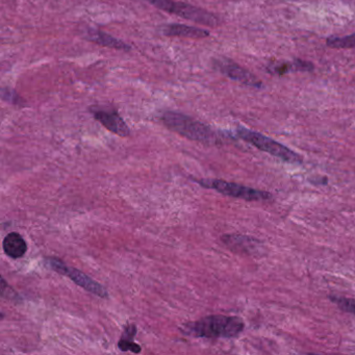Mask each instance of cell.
<instances>
[{"label": "cell", "instance_id": "obj_1", "mask_svg": "<svg viewBox=\"0 0 355 355\" xmlns=\"http://www.w3.org/2000/svg\"><path fill=\"white\" fill-rule=\"evenodd\" d=\"M244 328V321L241 318L211 315L186 324L182 332L195 338H232L238 336Z\"/></svg>", "mask_w": 355, "mask_h": 355}, {"label": "cell", "instance_id": "obj_2", "mask_svg": "<svg viewBox=\"0 0 355 355\" xmlns=\"http://www.w3.org/2000/svg\"><path fill=\"white\" fill-rule=\"evenodd\" d=\"M162 121L169 130L190 140L198 141L205 144H216L218 142L217 135L209 126L184 114L166 112L162 117Z\"/></svg>", "mask_w": 355, "mask_h": 355}, {"label": "cell", "instance_id": "obj_3", "mask_svg": "<svg viewBox=\"0 0 355 355\" xmlns=\"http://www.w3.org/2000/svg\"><path fill=\"white\" fill-rule=\"evenodd\" d=\"M236 134L242 140L246 141L249 144L253 145L259 150L269 153V155L278 157L282 161L291 164L302 163V157L298 153H294L284 145L276 142L273 139L266 137L265 135L244 128H239Z\"/></svg>", "mask_w": 355, "mask_h": 355}, {"label": "cell", "instance_id": "obj_4", "mask_svg": "<svg viewBox=\"0 0 355 355\" xmlns=\"http://www.w3.org/2000/svg\"><path fill=\"white\" fill-rule=\"evenodd\" d=\"M200 186L207 189H213L226 196L234 198L244 199L247 201H265L272 198V194L265 191L255 190L242 184L228 182L222 180H196Z\"/></svg>", "mask_w": 355, "mask_h": 355}, {"label": "cell", "instance_id": "obj_5", "mask_svg": "<svg viewBox=\"0 0 355 355\" xmlns=\"http://www.w3.org/2000/svg\"><path fill=\"white\" fill-rule=\"evenodd\" d=\"M45 261H46V265L53 271L61 274V275L67 276L74 284H78V286L84 288L87 292L92 293V294L96 295L101 298H107L109 296V293L105 290V286L89 277L84 272L80 271L76 268L68 267L61 259H55V257H47Z\"/></svg>", "mask_w": 355, "mask_h": 355}, {"label": "cell", "instance_id": "obj_6", "mask_svg": "<svg viewBox=\"0 0 355 355\" xmlns=\"http://www.w3.org/2000/svg\"><path fill=\"white\" fill-rule=\"evenodd\" d=\"M214 66L222 74L236 80V82L242 83L243 85L257 89H261L263 87V83L254 74L241 67L240 65L234 63L232 60L224 59V58L223 59L215 60Z\"/></svg>", "mask_w": 355, "mask_h": 355}, {"label": "cell", "instance_id": "obj_7", "mask_svg": "<svg viewBox=\"0 0 355 355\" xmlns=\"http://www.w3.org/2000/svg\"><path fill=\"white\" fill-rule=\"evenodd\" d=\"M168 13L180 16V17L184 18V19L190 20V21L202 24V26L215 28V26L220 24L217 16L213 15V14L200 9V8L188 5V3L173 1Z\"/></svg>", "mask_w": 355, "mask_h": 355}, {"label": "cell", "instance_id": "obj_8", "mask_svg": "<svg viewBox=\"0 0 355 355\" xmlns=\"http://www.w3.org/2000/svg\"><path fill=\"white\" fill-rule=\"evenodd\" d=\"M91 113L97 121L101 122L103 126L113 134L118 135L122 138L130 136V130L121 116L115 110H103L98 107H91Z\"/></svg>", "mask_w": 355, "mask_h": 355}, {"label": "cell", "instance_id": "obj_9", "mask_svg": "<svg viewBox=\"0 0 355 355\" xmlns=\"http://www.w3.org/2000/svg\"><path fill=\"white\" fill-rule=\"evenodd\" d=\"M222 242L234 252L255 254L261 249V244L259 241L241 234H225L222 236Z\"/></svg>", "mask_w": 355, "mask_h": 355}, {"label": "cell", "instance_id": "obj_10", "mask_svg": "<svg viewBox=\"0 0 355 355\" xmlns=\"http://www.w3.org/2000/svg\"><path fill=\"white\" fill-rule=\"evenodd\" d=\"M162 33L167 37H182V38L202 39L209 37V31L184 26V24H168L162 28Z\"/></svg>", "mask_w": 355, "mask_h": 355}, {"label": "cell", "instance_id": "obj_11", "mask_svg": "<svg viewBox=\"0 0 355 355\" xmlns=\"http://www.w3.org/2000/svg\"><path fill=\"white\" fill-rule=\"evenodd\" d=\"M87 40L91 42L96 43L103 47H109V49H117V51H130L132 46L119 39L114 38L111 35L107 33L101 32V31L90 30L86 35Z\"/></svg>", "mask_w": 355, "mask_h": 355}, {"label": "cell", "instance_id": "obj_12", "mask_svg": "<svg viewBox=\"0 0 355 355\" xmlns=\"http://www.w3.org/2000/svg\"><path fill=\"white\" fill-rule=\"evenodd\" d=\"M3 251L11 259H20L28 251L26 240L17 232H11L6 236L3 243Z\"/></svg>", "mask_w": 355, "mask_h": 355}, {"label": "cell", "instance_id": "obj_13", "mask_svg": "<svg viewBox=\"0 0 355 355\" xmlns=\"http://www.w3.org/2000/svg\"><path fill=\"white\" fill-rule=\"evenodd\" d=\"M313 69V65L309 62L296 60L294 63H284L279 65L271 66L269 67L270 73L277 74V76H284L291 71H311Z\"/></svg>", "mask_w": 355, "mask_h": 355}, {"label": "cell", "instance_id": "obj_14", "mask_svg": "<svg viewBox=\"0 0 355 355\" xmlns=\"http://www.w3.org/2000/svg\"><path fill=\"white\" fill-rule=\"evenodd\" d=\"M326 44L330 49H355V34L346 37H331L327 39Z\"/></svg>", "mask_w": 355, "mask_h": 355}, {"label": "cell", "instance_id": "obj_15", "mask_svg": "<svg viewBox=\"0 0 355 355\" xmlns=\"http://www.w3.org/2000/svg\"><path fill=\"white\" fill-rule=\"evenodd\" d=\"M330 299H331L332 302L336 303L342 311L355 315V300H353V299L332 296L330 297Z\"/></svg>", "mask_w": 355, "mask_h": 355}, {"label": "cell", "instance_id": "obj_16", "mask_svg": "<svg viewBox=\"0 0 355 355\" xmlns=\"http://www.w3.org/2000/svg\"><path fill=\"white\" fill-rule=\"evenodd\" d=\"M1 97L3 101H8V103H13L16 105H24V101L15 92L10 88H3L1 90Z\"/></svg>", "mask_w": 355, "mask_h": 355}, {"label": "cell", "instance_id": "obj_17", "mask_svg": "<svg viewBox=\"0 0 355 355\" xmlns=\"http://www.w3.org/2000/svg\"><path fill=\"white\" fill-rule=\"evenodd\" d=\"M118 348L121 351H132L134 353H140L142 350L141 347L136 344L134 340L125 338H120L119 343H118Z\"/></svg>", "mask_w": 355, "mask_h": 355}, {"label": "cell", "instance_id": "obj_18", "mask_svg": "<svg viewBox=\"0 0 355 355\" xmlns=\"http://www.w3.org/2000/svg\"><path fill=\"white\" fill-rule=\"evenodd\" d=\"M153 7L157 9L161 10V11L167 12L169 11L170 6L173 3V0H146Z\"/></svg>", "mask_w": 355, "mask_h": 355}]
</instances>
